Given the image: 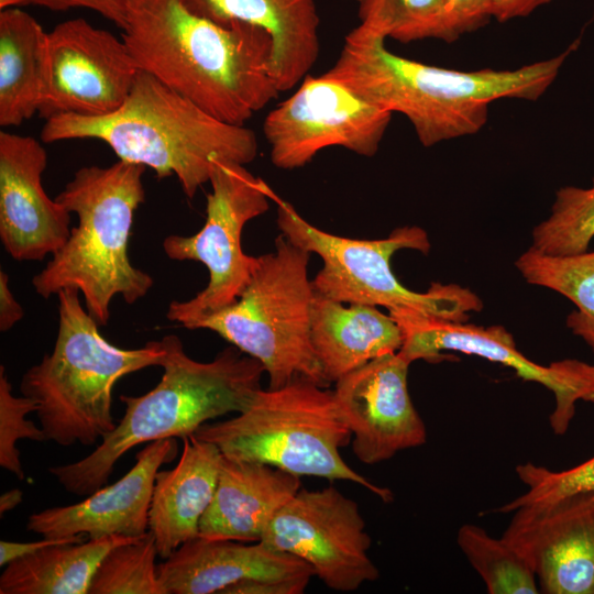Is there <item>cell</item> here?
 Instances as JSON below:
<instances>
[{
	"instance_id": "cell-23",
	"label": "cell",
	"mask_w": 594,
	"mask_h": 594,
	"mask_svg": "<svg viewBox=\"0 0 594 594\" xmlns=\"http://www.w3.org/2000/svg\"><path fill=\"white\" fill-rule=\"evenodd\" d=\"M349 305L315 293L311 343L330 384L378 356L398 352L403 344L402 329L389 314Z\"/></svg>"
},
{
	"instance_id": "cell-36",
	"label": "cell",
	"mask_w": 594,
	"mask_h": 594,
	"mask_svg": "<svg viewBox=\"0 0 594 594\" xmlns=\"http://www.w3.org/2000/svg\"><path fill=\"white\" fill-rule=\"evenodd\" d=\"M88 539L84 535H77L66 538H43L31 542L0 541V566H6L10 562L33 554L48 546L57 543L80 542Z\"/></svg>"
},
{
	"instance_id": "cell-9",
	"label": "cell",
	"mask_w": 594,
	"mask_h": 594,
	"mask_svg": "<svg viewBox=\"0 0 594 594\" xmlns=\"http://www.w3.org/2000/svg\"><path fill=\"white\" fill-rule=\"evenodd\" d=\"M277 204V226L295 245L318 254L323 265L312 279L316 294L340 302L382 306L392 317L414 314L463 322L483 302L471 289L432 283L422 293L405 287L391 267L399 250L430 251L427 232L416 226L394 229L387 238L359 240L322 231L307 222L287 201Z\"/></svg>"
},
{
	"instance_id": "cell-33",
	"label": "cell",
	"mask_w": 594,
	"mask_h": 594,
	"mask_svg": "<svg viewBox=\"0 0 594 594\" xmlns=\"http://www.w3.org/2000/svg\"><path fill=\"white\" fill-rule=\"evenodd\" d=\"M490 0H444L440 40L451 43L484 26Z\"/></svg>"
},
{
	"instance_id": "cell-32",
	"label": "cell",
	"mask_w": 594,
	"mask_h": 594,
	"mask_svg": "<svg viewBox=\"0 0 594 594\" xmlns=\"http://www.w3.org/2000/svg\"><path fill=\"white\" fill-rule=\"evenodd\" d=\"M37 410L36 403L24 396L12 393L4 366H0V466L19 480L25 474L20 460L16 442L21 439L46 441L41 427L25 417Z\"/></svg>"
},
{
	"instance_id": "cell-29",
	"label": "cell",
	"mask_w": 594,
	"mask_h": 594,
	"mask_svg": "<svg viewBox=\"0 0 594 594\" xmlns=\"http://www.w3.org/2000/svg\"><path fill=\"white\" fill-rule=\"evenodd\" d=\"M156 556L155 539L150 530L113 547L99 563L88 594H164Z\"/></svg>"
},
{
	"instance_id": "cell-27",
	"label": "cell",
	"mask_w": 594,
	"mask_h": 594,
	"mask_svg": "<svg viewBox=\"0 0 594 594\" xmlns=\"http://www.w3.org/2000/svg\"><path fill=\"white\" fill-rule=\"evenodd\" d=\"M457 542L490 594H537L538 581L526 559L503 537L473 524L462 525Z\"/></svg>"
},
{
	"instance_id": "cell-31",
	"label": "cell",
	"mask_w": 594,
	"mask_h": 594,
	"mask_svg": "<svg viewBox=\"0 0 594 594\" xmlns=\"http://www.w3.org/2000/svg\"><path fill=\"white\" fill-rule=\"evenodd\" d=\"M516 473L527 490L499 507V513H513L520 507L547 505L573 495L594 493V457L562 471L527 462L518 464Z\"/></svg>"
},
{
	"instance_id": "cell-21",
	"label": "cell",
	"mask_w": 594,
	"mask_h": 594,
	"mask_svg": "<svg viewBox=\"0 0 594 594\" xmlns=\"http://www.w3.org/2000/svg\"><path fill=\"white\" fill-rule=\"evenodd\" d=\"M300 490V477L272 465L223 455L199 536L261 541L274 515Z\"/></svg>"
},
{
	"instance_id": "cell-40",
	"label": "cell",
	"mask_w": 594,
	"mask_h": 594,
	"mask_svg": "<svg viewBox=\"0 0 594 594\" xmlns=\"http://www.w3.org/2000/svg\"><path fill=\"white\" fill-rule=\"evenodd\" d=\"M25 4H32V0H0V11Z\"/></svg>"
},
{
	"instance_id": "cell-11",
	"label": "cell",
	"mask_w": 594,
	"mask_h": 594,
	"mask_svg": "<svg viewBox=\"0 0 594 594\" xmlns=\"http://www.w3.org/2000/svg\"><path fill=\"white\" fill-rule=\"evenodd\" d=\"M392 114L326 73L308 74L264 120L271 162L277 168L295 169L332 146L372 157Z\"/></svg>"
},
{
	"instance_id": "cell-4",
	"label": "cell",
	"mask_w": 594,
	"mask_h": 594,
	"mask_svg": "<svg viewBox=\"0 0 594 594\" xmlns=\"http://www.w3.org/2000/svg\"><path fill=\"white\" fill-rule=\"evenodd\" d=\"M166 355L158 384L141 396L121 395L124 415L87 457L48 468L58 484L75 496H88L107 485L116 463L129 450L164 438H185L204 424L243 411L261 389L264 366L234 345L212 361L188 356L182 340L163 338Z\"/></svg>"
},
{
	"instance_id": "cell-24",
	"label": "cell",
	"mask_w": 594,
	"mask_h": 594,
	"mask_svg": "<svg viewBox=\"0 0 594 594\" xmlns=\"http://www.w3.org/2000/svg\"><path fill=\"white\" fill-rule=\"evenodd\" d=\"M46 34L28 12L0 11V127H19L38 112Z\"/></svg>"
},
{
	"instance_id": "cell-12",
	"label": "cell",
	"mask_w": 594,
	"mask_h": 594,
	"mask_svg": "<svg viewBox=\"0 0 594 594\" xmlns=\"http://www.w3.org/2000/svg\"><path fill=\"white\" fill-rule=\"evenodd\" d=\"M261 541L308 563L334 591L352 592L380 576L359 505L332 485L299 490L274 515Z\"/></svg>"
},
{
	"instance_id": "cell-18",
	"label": "cell",
	"mask_w": 594,
	"mask_h": 594,
	"mask_svg": "<svg viewBox=\"0 0 594 594\" xmlns=\"http://www.w3.org/2000/svg\"><path fill=\"white\" fill-rule=\"evenodd\" d=\"M178 453L175 438L152 442L136 453L132 469L79 503L43 509L29 516L26 529L43 538L84 535L141 537L148 531V514L156 474Z\"/></svg>"
},
{
	"instance_id": "cell-14",
	"label": "cell",
	"mask_w": 594,
	"mask_h": 594,
	"mask_svg": "<svg viewBox=\"0 0 594 594\" xmlns=\"http://www.w3.org/2000/svg\"><path fill=\"white\" fill-rule=\"evenodd\" d=\"M394 319L403 332L398 354L409 364L417 360L439 362L449 358L443 351H455L503 364L521 380L549 389L554 396L549 424L556 435L568 431L578 402L594 404V365L578 359L536 363L517 349L513 336L502 326L482 327L419 315Z\"/></svg>"
},
{
	"instance_id": "cell-37",
	"label": "cell",
	"mask_w": 594,
	"mask_h": 594,
	"mask_svg": "<svg viewBox=\"0 0 594 594\" xmlns=\"http://www.w3.org/2000/svg\"><path fill=\"white\" fill-rule=\"evenodd\" d=\"M551 0H490L491 18L505 22L515 18L529 15L534 10L549 3Z\"/></svg>"
},
{
	"instance_id": "cell-5",
	"label": "cell",
	"mask_w": 594,
	"mask_h": 594,
	"mask_svg": "<svg viewBox=\"0 0 594 594\" xmlns=\"http://www.w3.org/2000/svg\"><path fill=\"white\" fill-rule=\"evenodd\" d=\"M144 170L143 165L120 160L107 167L91 165L76 170L55 199L77 215L78 226L32 278L41 297L76 288L88 314L106 326L116 296L127 304L146 296L154 279L129 257L134 213L145 200Z\"/></svg>"
},
{
	"instance_id": "cell-30",
	"label": "cell",
	"mask_w": 594,
	"mask_h": 594,
	"mask_svg": "<svg viewBox=\"0 0 594 594\" xmlns=\"http://www.w3.org/2000/svg\"><path fill=\"white\" fill-rule=\"evenodd\" d=\"M362 30L402 43L440 40L444 0H358Z\"/></svg>"
},
{
	"instance_id": "cell-17",
	"label": "cell",
	"mask_w": 594,
	"mask_h": 594,
	"mask_svg": "<svg viewBox=\"0 0 594 594\" xmlns=\"http://www.w3.org/2000/svg\"><path fill=\"white\" fill-rule=\"evenodd\" d=\"M47 153L33 136L0 132V240L19 262L42 261L70 235L72 213L46 194Z\"/></svg>"
},
{
	"instance_id": "cell-7",
	"label": "cell",
	"mask_w": 594,
	"mask_h": 594,
	"mask_svg": "<svg viewBox=\"0 0 594 594\" xmlns=\"http://www.w3.org/2000/svg\"><path fill=\"white\" fill-rule=\"evenodd\" d=\"M296 377L279 388L258 389L234 417L206 422L194 433L230 459L265 463L297 476L341 480L367 488L384 502L393 493L370 482L343 460L352 440L333 391Z\"/></svg>"
},
{
	"instance_id": "cell-1",
	"label": "cell",
	"mask_w": 594,
	"mask_h": 594,
	"mask_svg": "<svg viewBox=\"0 0 594 594\" xmlns=\"http://www.w3.org/2000/svg\"><path fill=\"white\" fill-rule=\"evenodd\" d=\"M121 31L140 70L223 122L244 125L280 92L256 25L218 24L183 0H127Z\"/></svg>"
},
{
	"instance_id": "cell-10",
	"label": "cell",
	"mask_w": 594,
	"mask_h": 594,
	"mask_svg": "<svg viewBox=\"0 0 594 594\" xmlns=\"http://www.w3.org/2000/svg\"><path fill=\"white\" fill-rule=\"evenodd\" d=\"M209 183L204 227L188 237L170 234L162 244L170 260L199 262L209 272L207 286L195 297L168 306L167 319L183 327L238 299L257 262L243 251L242 231L268 210L272 197L262 179L237 163L217 161Z\"/></svg>"
},
{
	"instance_id": "cell-19",
	"label": "cell",
	"mask_w": 594,
	"mask_h": 594,
	"mask_svg": "<svg viewBox=\"0 0 594 594\" xmlns=\"http://www.w3.org/2000/svg\"><path fill=\"white\" fill-rule=\"evenodd\" d=\"M164 594H221L244 580L308 581L315 575L301 559L262 541L244 544L198 536L178 547L157 566Z\"/></svg>"
},
{
	"instance_id": "cell-3",
	"label": "cell",
	"mask_w": 594,
	"mask_h": 594,
	"mask_svg": "<svg viewBox=\"0 0 594 594\" xmlns=\"http://www.w3.org/2000/svg\"><path fill=\"white\" fill-rule=\"evenodd\" d=\"M98 140L120 161L176 176L187 198L209 183L217 161L246 165L257 155L255 132L223 122L154 76L140 70L123 105L105 117L57 114L45 120L44 143Z\"/></svg>"
},
{
	"instance_id": "cell-16",
	"label": "cell",
	"mask_w": 594,
	"mask_h": 594,
	"mask_svg": "<svg viewBox=\"0 0 594 594\" xmlns=\"http://www.w3.org/2000/svg\"><path fill=\"white\" fill-rule=\"evenodd\" d=\"M546 594H594V493L520 507L502 536Z\"/></svg>"
},
{
	"instance_id": "cell-39",
	"label": "cell",
	"mask_w": 594,
	"mask_h": 594,
	"mask_svg": "<svg viewBox=\"0 0 594 594\" xmlns=\"http://www.w3.org/2000/svg\"><path fill=\"white\" fill-rule=\"evenodd\" d=\"M23 492L19 488L7 491L0 496V515L14 509L22 503Z\"/></svg>"
},
{
	"instance_id": "cell-26",
	"label": "cell",
	"mask_w": 594,
	"mask_h": 594,
	"mask_svg": "<svg viewBox=\"0 0 594 594\" xmlns=\"http://www.w3.org/2000/svg\"><path fill=\"white\" fill-rule=\"evenodd\" d=\"M515 265L527 283L554 290L576 306L566 327L594 355V251L549 255L530 246Z\"/></svg>"
},
{
	"instance_id": "cell-8",
	"label": "cell",
	"mask_w": 594,
	"mask_h": 594,
	"mask_svg": "<svg viewBox=\"0 0 594 594\" xmlns=\"http://www.w3.org/2000/svg\"><path fill=\"white\" fill-rule=\"evenodd\" d=\"M310 253L283 233L274 252L257 256L252 275L238 299L189 321L187 329H208L256 359L279 388L296 377L328 387L311 343L315 298L308 277Z\"/></svg>"
},
{
	"instance_id": "cell-22",
	"label": "cell",
	"mask_w": 594,
	"mask_h": 594,
	"mask_svg": "<svg viewBox=\"0 0 594 594\" xmlns=\"http://www.w3.org/2000/svg\"><path fill=\"white\" fill-rule=\"evenodd\" d=\"M222 459L216 444L191 435L183 438L177 464L172 470L157 472L148 530L164 560L199 536V524L213 498Z\"/></svg>"
},
{
	"instance_id": "cell-2",
	"label": "cell",
	"mask_w": 594,
	"mask_h": 594,
	"mask_svg": "<svg viewBox=\"0 0 594 594\" xmlns=\"http://www.w3.org/2000/svg\"><path fill=\"white\" fill-rule=\"evenodd\" d=\"M385 40L356 26L326 74L374 105L404 114L426 147L477 133L494 100L539 99L580 44L578 38L561 54L516 69L463 72L396 55Z\"/></svg>"
},
{
	"instance_id": "cell-28",
	"label": "cell",
	"mask_w": 594,
	"mask_h": 594,
	"mask_svg": "<svg viewBox=\"0 0 594 594\" xmlns=\"http://www.w3.org/2000/svg\"><path fill=\"white\" fill-rule=\"evenodd\" d=\"M594 238V178L587 188L565 186L556 193L549 216L531 233V246L549 255L583 253Z\"/></svg>"
},
{
	"instance_id": "cell-35",
	"label": "cell",
	"mask_w": 594,
	"mask_h": 594,
	"mask_svg": "<svg viewBox=\"0 0 594 594\" xmlns=\"http://www.w3.org/2000/svg\"><path fill=\"white\" fill-rule=\"evenodd\" d=\"M308 584V581L300 580L251 579L228 586L221 594H301L306 591Z\"/></svg>"
},
{
	"instance_id": "cell-13",
	"label": "cell",
	"mask_w": 594,
	"mask_h": 594,
	"mask_svg": "<svg viewBox=\"0 0 594 594\" xmlns=\"http://www.w3.org/2000/svg\"><path fill=\"white\" fill-rule=\"evenodd\" d=\"M140 69L122 37L82 18L46 34L38 114L105 117L129 97Z\"/></svg>"
},
{
	"instance_id": "cell-25",
	"label": "cell",
	"mask_w": 594,
	"mask_h": 594,
	"mask_svg": "<svg viewBox=\"0 0 594 594\" xmlns=\"http://www.w3.org/2000/svg\"><path fill=\"white\" fill-rule=\"evenodd\" d=\"M135 538L110 536L48 546L7 564L0 594H88L103 557Z\"/></svg>"
},
{
	"instance_id": "cell-15",
	"label": "cell",
	"mask_w": 594,
	"mask_h": 594,
	"mask_svg": "<svg viewBox=\"0 0 594 594\" xmlns=\"http://www.w3.org/2000/svg\"><path fill=\"white\" fill-rule=\"evenodd\" d=\"M409 363L398 352L378 356L336 382L333 396L365 464L422 446L427 429L407 385Z\"/></svg>"
},
{
	"instance_id": "cell-34",
	"label": "cell",
	"mask_w": 594,
	"mask_h": 594,
	"mask_svg": "<svg viewBox=\"0 0 594 594\" xmlns=\"http://www.w3.org/2000/svg\"><path fill=\"white\" fill-rule=\"evenodd\" d=\"M32 4L52 11L85 8L97 12L116 24L120 30L125 21L127 0H32Z\"/></svg>"
},
{
	"instance_id": "cell-20",
	"label": "cell",
	"mask_w": 594,
	"mask_h": 594,
	"mask_svg": "<svg viewBox=\"0 0 594 594\" xmlns=\"http://www.w3.org/2000/svg\"><path fill=\"white\" fill-rule=\"evenodd\" d=\"M194 13L218 24L239 21L272 38V67L280 92L296 87L316 64L319 14L315 0H183Z\"/></svg>"
},
{
	"instance_id": "cell-38",
	"label": "cell",
	"mask_w": 594,
	"mask_h": 594,
	"mask_svg": "<svg viewBox=\"0 0 594 594\" xmlns=\"http://www.w3.org/2000/svg\"><path fill=\"white\" fill-rule=\"evenodd\" d=\"M24 317L23 307L9 287V276L0 270V331L7 332Z\"/></svg>"
},
{
	"instance_id": "cell-6",
	"label": "cell",
	"mask_w": 594,
	"mask_h": 594,
	"mask_svg": "<svg viewBox=\"0 0 594 594\" xmlns=\"http://www.w3.org/2000/svg\"><path fill=\"white\" fill-rule=\"evenodd\" d=\"M80 292L57 294L58 330L53 351L31 366L20 382L21 395L33 399L46 441L63 447L96 444L117 426L112 392L125 375L161 366L163 339L139 349H122L106 340L81 305Z\"/></svg>"
}]
</instances>
